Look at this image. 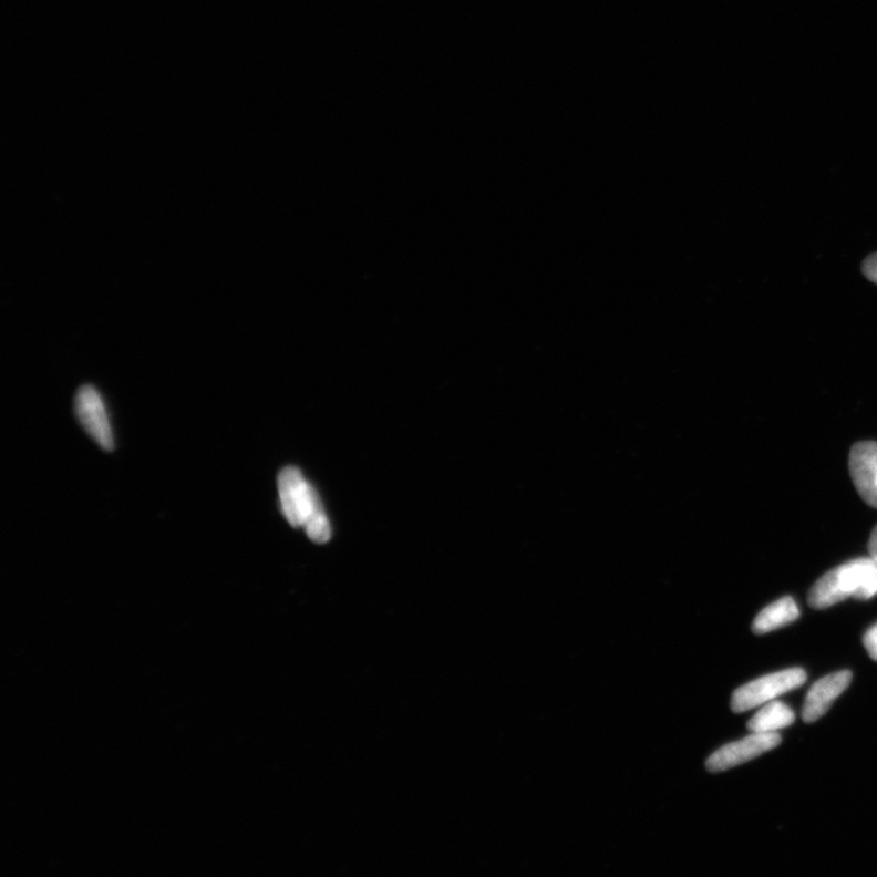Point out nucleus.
Here are the masks:
<instances>
[{
	"mask_svg": "<svg viewBox=\"0 0 877 877\" xmlns=\"http://www.w3.org/2000/svg\"><path fill=\"white\" fill-rule=\"evenodd\" d=\"M278 492L280 505L291 527H302L316 544H324L331 539V524L321 498L297 467H287L280 472Z\"/></svg>",
	"mask_w": 877,
	"mask_h": 877,
	"instance_id": "obj_1",
	"label": "nucleus"
},
{
	"mask_svg": "<svg viewBox=\"0 0 877 877\" xmlns=\"http://www.w3.org/2000/svg\"><path fill=\"white\" fill-rule=\"evenodd\" d=\"M877 595V563L858 558L826 572L813 585L808 602L815 609L832 607L848 597L869 600Z\"/></svg>",
	"mask_w": 877,
	"mask_h": 877,
	"instance_id": "obj_2",
	"label": "nucleus"
},
{
	"mask_svg": "<svg viewBox=\"0 0 877 877\" xmlns=\"http://www.w3.org/2000/svg\"><path fill=\"white\" fill-rule=\"evenodd\" d=\"M807 673L801 668L783 670L771 675H765L737 689L731 699V709L735 713H743L763 705L782 697V694L796 690L806 684Z\"/></svg>",
	"mask_w": 877,
	"mask_h": 877,
	"instance_id": "obj_3",
	"label": "nucleus"
},
{
	"mask_svg": "<svg viewBox=\"0 0 877 877\" xmlns=\"http://www.w3.org/2000/svg\"><path fill=\"white\" fill-rule=\"evenodd\" d=\"M780 743H782V737L776 733H753L714 752L705 762L706 770L711 773L725 772L730 767L760 757V755L777 747Z\"/></svg>",
	"mask_w": 877,
	"mask_h": 877,
	"instance_id": "obj_4",
	"label": "nucleus"
},
{
	"mask_svg": "<svg viewBox=\"0 0 877 877\" xmlns=\"http://www.w3.org/2000/svg\"><path fill=\"white\" fill-rule=\"evenodd\" d=\"M78 419L85 432L102 448H114V435L107 417L104 401L95 388L84 385L79 389L75 399Z\"/></svg>",
	"mask_w": 877,
	"mask_h": 877,
	"instance_id": "obj_5",
	"label": "nucleus"
},
{
	"mask_svg": "<svg viewBox=\"0 0 877 877\" xmlns=\"http://www.w3.org/2000/svg\"><path fill=\"white\" fill-rule=\"evenodd\" d=\"M849 472L864 502L877 508V443L861 442L852 447Z\"/></svg>",
	"mask_w": 877,
	"mask_h": 877,
	"instance_id": "obj_6",
	"label": "nucleus"
},
{
	"mask_svg": "<svg viewBox=\"0 0 877 877\" xmlns=\"http://www.w3.org/2000/svg\"><path fill=\"white\" fill-rule=\"evenodd\" d=\"M852 673L848 670L827 675L811 688L804 700L802 718L806 723H814L818 721L835 702V700L843 694L849 687L852 681Z\"/></svg>",
	"mask_w": 877,
	"mask_h": 877,
	"instance_id": "obj_7",
	"label": "nucleus"
},
{
	"mask_svg": "<svg viewBox=\"0 0 877 877\" xmlns=\"http://www.w3.org/2000/svg\"><path fill=\"white\" fill-rule=\"evenodd\" d=\"M798 617L799 611L795 600L787 596L765 607L757 618L754 619L752 629L759 636H763V633L792 623Z\"/></svg>",
	"mask_w": 877,
	"mask_h": 877,
	"instance_id": "obj_8",
	"label": "nucleus"
},
{
	"mask_svg": "<svg viewBox=\"0 0 877 877\" xmlns=\"http://www.w3.org/2000/svg\"><path fill=\"white\" fill-rule=\"evenodd\" d=\"M795 713L783 702H767L763 709L755 713L747 724L752 733H776L795 723Z\"/></svg>",
	"mask_w": 877,
	"mask_h": 877,
	"instance_id": "obj_9",
	"label": "nucleus"
},
{
	"mask_svg": "<svg viewBox=\"0 0 877 877\" xmlns=\"http://www.w3.org/2000/svg\"><path fill=\"white\" fill-rule=\"evenodd\" d=\"M865 649H867L871 660L877 662V625L871 627L863 639Z\"/></svg>",
	"mask_w": 877,
	"mask_h": 877,
	"instance_id": "obj_10",
	"label": "nucleus"
},
{
	"mask_svg": "<svg viewBox=\"0 0 877 877\" xmlns=\"http://www.w3.org/2000/svg\"><path fill=\"white\" fill-rule=\"evenodd\" d=\"M861 268L864 276L877 285V252L868 256Z\"/></svg>",
	"mask_w": 877,
	"mask_h": 877,
	"instance_id": "obj_11",
	"label": "nucleus"
},
{
	"mask_svg": "<svg viewBox=\"0 0 877 877\" xmlns=\"http://www.w3.org/2000/svg\"><path fill=\"white\" fill-rule=\"evenodd\" d=\"M869 553L870 557L877 563V527H875L870 536Z\"/></svg>",
	"mask_w": 877,
	"mask_h": 877,
	"instance_id": "obj_12",
	"label": "nucleus"
}]
</instances>
